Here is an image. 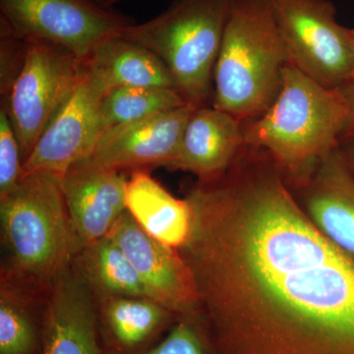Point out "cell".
<instances>
[{
  "mask_svg": "<svg viewBox=\"0 0 354 354\" xmlns=\"http://www.w3.org/2000/svg\"><path fill=\"white\" fill-rule=\"evenodd\" d=\"M349 109L344 87H324L290 64L271 106L242 121L244 143L264 151L279 171L301 181L337 148Z\"/></svg>",
  "mask_w": 354,
  "mask_h": 354,
  "instance_id": "1",
  "label": "cell"
},
{
  "mask_svg": "<svg viewBox=\"0 0 354 354\" xmlns=\"http://www.w3.org/2000/svg\"><path fill=\"white\" fill-rule=\"evenodd\" d=\"M290 64L272 0H232L212 106L241 121L259 118L279 95Z\"/></svg>",
  "mask_w": 354,
  "mask_h": 354,
  "instance_id": "2",
  "label": "cell"
},
{
  "mask_svg": "<svg viewBox=\"0 0 354 354\" xmlns=\"http://www.w3.org/2000/svg\"><path fill=\"white\" fill-rule=\"evenodd\" d=\"M1 276L46 295L73 262V237L59 178L46 174L23 177L12 192L0 198Z\"/></svg>",
  "mask_w": 354,
  "mask_h": 354,
  "instance_id": "3",
  "label": "cell"
},
{
  "mask_svg": "<svg viewBox=\"0 0 354 354\" xmlns=\"http://www.w3.org/2000/svg\"><path fill=\"white\" fill-rule=\"evenodd\" d=\"M232 0H174L153 19L133 23L124 38L160 58L186 104L212 106L214 72Z\"/></svg>",
  "mask_w": 354,
  "mask_h": 354,
  "instance_id": "4",
  "label": "cell"
},
{
  "mask_svg": "<svg viewBox=\"0 0 354 354\" xmlns=\"http://www.w3.org/2000/svg\"><path fill=\"white\" fill-rule=\"evenodd\" d=\"M290 64L327 88L353 81V31L337 22L330 0H272Z\"/></svg>",
  "mask_w": 354,
  "mask_h": 354,
  "instance_id": "5",
  "label": "cell"
},
{
  "mask_svg": "<svg viewBox=\"0 0 354 354\" xmlns=\"http://www.w3.org/2000/svg\"><path fill=\"white\" fill-rule=\"evenodd\" d=\"M82 76L81 58L55 44L29 41L22 71L1 100L17 136L23 164Z\"/></svg>",
  "mask_w": 354,
  "mask_h": 354,
  "instance_id": "6",
  "label": "cell"
},
{
  "mask_svg": "<svg viewBox=\"0 0 354 354\" xmlns=\"http://www.w3.org/2000/svg\"><path fill=\"white\" fill-rule=\"evenodd\" d=\"M0 17L20 38L55 44L81 59L135 23L97 0H0Z\"/></svg>",
  "mask_w": 354,
  "mask_h": 354,
  "instance_id": "7",
  "label": "cell"
},
{
  "mask_svg": "<svg viewBox=\"0 0 354 354\" xmlns=\"http://www.w3.org/2000/svg\"><path fill=\"white\" fill-rule=\"evenodd\" d=\"M106 95L104 88L83 69L78 86L53 116L23 164V177L46 174L60 179L72 165L91 157L104 132L101 104Z\"/></svg>",
  "mask_w": 354,
  "mask_h": 354,
  "instance_id": "8",
  "label": "cell"
},
{
  "mask_svg": "<svg viewBox=\"0 0 354 354\" xmlns=\"http://www.w3.org/2000/svg\"><path fill=\"white\" fill-rule=\"evenodd\" d=\"M59 180L76 255L108 236L127 211V180L92 156L72 165Z\"/></svg>",
  "mask_w": 354,
  "mask_h": 354,
  "instance_id": "9",
  "label": "cell"
},
{
  "mask_svg": "<svg viewBox=\"0 0 354 354\" xmlns=\"http://www.w3.org/2000/svg\"><path fill=\"white\" fill-rule=\"evenodd\" d=\"M195 109L185 104L106 130L92 157L120 172L149 171L156 167L169 169L178 155L184 129Z\"/></svg>",
  "mask_w": 354,
  "mask_h": 354,
  "instance_id": "10",
  "label": "cell"
},
{
  "mask_svg": "<svg viewBox=\"0 0 354 354\" xmlns=\"http://www.w3.org/2000/svg\"><path fill=\"white\" fill-rule=\"evenodd\" d=\"M108 236L127 255L151 299L176 315L195 309L198 298L194 279L176 249L147 234L127 211L118 218Z\"/></svg>",
  "mask_w": 354,
  "mask_h": 354,
  "instance_id": "11",
  "label": "cell"
},
{
  "mask_svg": "<svg viewBox=\"0 0 354 354\" xmlns=\"http://www.w3.org/2000/svg\"><path fill=\"white\" fill-rule=\"evenodd\" d=\"M41 354H104L97 302L73 262L44 295Z\"/></svg>",
  "mask_w": 354,
  "mask_h": 354,
  "instance_id": "12",
  "label": "cell"
},
{
  "mask_svg": "<svg viewBox=\"0 0 354 354\" xmlns=\"http://www.w3.org/2000/svg\"><path fill=\"white\" fill-rule=\"evenodd\" d=\"M244 146L241 120L213 106L196 108L169 169L192 172L200 181L212 180L230 169Z\"/></svg>",
  "mask_w": 354,
  "mask_h": 354,
  "instance_id": "13",
  "label": "cell"
},
{
  "mask_svg": "<svg viewBox=\"0 0 354 354\" xmlns=\"http://www.w3.org/2000/svg\"><path fill=\"white\" fill-rule=\"evenodd\" d=\"M104 354H141L160 341L176 314L147 297L95 295Z\"/></svg>",
  "mask_w": 354,
  "mask_h": 354,
  "instance_id": "14",
  "label": "cell"
},
{
  "mask_svg": "<svg viewBox=\"0 0 354 354\" xmlns=\"http://www.w3.org/2000/svg\"><path fill=\"white\" fill-rule=\"evenodd\" d=\"M127 211L147 234L165 245L183 248L189 241L193 228L189 202L171 195L149 171L131 172Z\"/></svg>",
  "mask_w": 354,
  "mask_h": 354,
  "instance_id": "15",
  "label": "cell"
},
{
  "mask_svg": "<svg viewBox=\"0 0 354 354\" xmlns=\"http://www.w3.org/2000/svg\"><path fill=\"white\" fill-rule=\"evenodd\" d=\"M82 62L84 72L106 94L121 87L176 88L160 58L122 35L102 41Z\"/></svg>",
  "mask_w": 354,
  "mask_h": 354,
  "instance_id": "16",
  "label": "cell"
},
{
  "mask_svg": "<svg viewBox=\"0 0 354 354\" xmlns=\"http://www.w3.org/2000/svg\"><path fill=\"white\" fill-rule=\"evenodd\" d=\"M44 295L1 276L0 354H41Z\"/></svg>",
  "mask_w": 354,
  "mask_h": 354,
  "instance_id": "17",
  "label": "cell"
},
{
  "mask_svg": "<svg viewBox=\"0 0 354 354\" xmlns=\"http://www.w3.org/2000/svg\"><path fill=\"white\" fill-rule=\"evenodd\" d=\"M73 264L95 295L150 298L127 255L109 236L79 251Z\"/></svg>",
  "mask_w": 354,
  "mask_h": 354,
  "instance_id": "18",
  "label": "cell"
},
{
  "mask_svg": "<svg viewBox=\"0 0 354 354\" xmlns=\"http://www.w3.org/2000/svg\"><path fill=\"white\" fill-rule=\"evenodd\" d=\"M186 102L176 88L160 87H121L109 91L101 104L104 132L111 128L145 120L171 111ZM102 132V133H104Z\"/></svg>",
  "mask_w": 354,
  "mask_h": 354,
  "instance_id": "19",
  "label": "cell"
},
{
  "mask_svg": "<svg viewBox=\"0 0 354 354\" xmlns=\"http://www.w3.org/2000/svg\"><path fill=\"white\" fill-rule=\"evenodd\" d=\"M23 178L19 143L6 109H0V198L16 189Z\"/></svg>",
  "mask_w": 354,
  "mask_h": 354,
  "instance_id": "20",
  "label": "cell"
},
{
  "mask_svg": "<svg viewBox=\"0 0 354 354\" xmlns=\"http://www.w3.org/2000/svg\"><path fill=\"white\" fill-rule=\"evenodd\" d=\"M29 41L20 38L0 17V95L6 99L18 78L27 57Z\"/></svg>",
  "mask_w": 354,
  "mask_h": 354,
  "instance_id": "21",
  "label": "cell"
},
{
  "mask_svg": "<svg viewBox=\"0 0 354 354\" xmlns=\"http://www.w3.org/2000/svg\"><path fill=\"white\" fill-rule=\"evenodd\" d=\"M141 354H209L203 335L187 319L178 321L169 334Z\"/></svg>",
  "mask_w": 354,
  "mask_h": 354,
  "instance_id": "22",
  "label": "cell"
},
{
  "mask_svg": "<svg viewBox=\"0 0 354 354\" xmlns=\"http://www.w3.org/2000/svg\"><path fill=\"white\" fill-rule=\"evenodd\" d=\"M349 102V114L346 127L339 136L337 148L354 162V82L344 86Z\"/></svg>",
  "mask_w": 354,
  "mask_h": 354,
  "instance_id": "23",
  "label": "cell"
},
{
  "mask_svg": "<svg viewBox=\"0 0 354 354\" xmlns=\"http://www.w3.org/2000/svg\"><path fill=\"white\" fill-rule=\"evenodd\" d=\"M97 1L101 3L102 6L113 8V6H115L118 2L122 1V0H97Z\"/></svg>",
  "mask_w": 354,
  "mask_h": 354,
  "instance_id": "24",
  "label": "cell"
},
{
  "mask_svg": "<svg viewBox=\"0 0 354 354\" xmlns=\"http://www.w3.org/2000/svg\"><path fill=\"white\" fill-rule=\"evenodd\" d=\"M351 31H353V48H354V28H353V29H351ZM353 81L354 82V71H353Z\"/></svg>",
  "mask_w": 354,
  "mask_h": 354,
  "instance_id": "25",
  "label": "cell"
}]
</instances>
